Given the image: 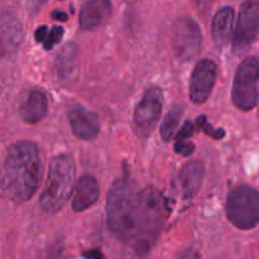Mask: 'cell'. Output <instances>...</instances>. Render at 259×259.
Returning <instances> with one entry per match:
<instances>
[{
	"instance_id": "9a60e30c",
	"label": "cell",
	"mask_w": 259,
	"mask_h": 259,
	"mask_svg": "<svg viewBox=\"0 0 259 259\" xmlns=\"http://www.w3.org/2000/svg\"><path fill=\"white\" fill-rule=\"evenodd\" d=\"M48 99L43 91L32 90L19 108V114L28 124H37L47 115Z\"/></svg>"
},
{
	"instance_id": "7402d4cb",
	"label": "cell",
	"mask_w": 259,
	"mask_h": 259,
	"mask_svg": "<svg viewBox=\"0 0 259 259\" xmlns=\"http://www.w3.org/2000/svg\"><path fill=\"white\" fill-rule=\"evenodd\" d=\"M214 2L215 0H196L197 8H199V10L202 14H206L207 12H210Z\"/></svg>"
},
{
	"instance_id": "d4e9b609",
	"label": "cell",
	"mask_w": 259,
	"mask_h": 259,
	"mask_svg": "<svg viewBox=\"0 0 259 259\" xmlns=\"http://www.w3.org/2000/svg\"><path fill=\"white\" fill-rule=\"evenodd\" d=\"M45 2L46 0H33V4L38 8V7H40V5H42Z\"/></svg>"
},
{
	"instance_id": "603a6c76",
	"label": "cell",
	"mask_w": 259,
	"mask_h": 259,
	"mask_svg": "<svg viewBox=\"0 0 259 259\" xmlns=\"http://www.w3.org/2000/svg\"><path fill=\"white\" fill-rule=\"evenodd\" d=\"M85 258L86 259H103V255L99 250H90V252L85 253Z\"/></svg>"
},
{
	"instance_id": "30bf717a",
	"label": "cell",
	"mask_w": 259,
	"mask_h": 259,
	"mask_svg": "<svg viewBox=\"0 0 259 259\" xmlns=\"http://www.w3.org/2000/svg\"><path fill=\"white\" fill-rule=\"evenodd\" d=\"M205 179V166L200 161L187 162L174 181L176 194L184 200H191L200 192Z\"/></svg>"
},
{
	"instance_id": "7a4b0ae2",
	"label": "cell",
	"mask_w": 259,
	"mask_h": 259,
	"mask_svg": "<svg viewBox=\"0 0 259 259\" xmlns=\"http://www.w3.org/2000/svg\"><path fill=\"white\" fill-rule=\"evenodd\" d=\"M43 162L33 142L22 141L9 147L0 169V189L14 202L29 201L40 186Z\"/></svg>"
},
{
	"instance_id": "484cf974",
	"label": "cell",
	"mask_w": 259,
	"mask_h": 259,
	"mask_svg": "<svg viewBox=\"0 0 259 259\" xmlns=\"http://www.w3.org/2000/svg\"><path fill=\"white\" fill-rule=\"evenodd\" d=\"M129 2H133V0H129Z\"/></svg>"
},
{
	"instance_id": "7c38bea8",
	"label": "cell",
	"mask_w": 259,
	"mask_h": 259,
	"mask_svg": "<svg viewBox=\"0 0 259 259\" xmlns=\"http://www.w3.org/2000/svg\"><path fill=\"white\" fill-rule=\"evenodd\" d=\"M22 40L23 27L19 19L12 14L0 15V58L17 52Z\"/></svg>"
},
{
	"instance_id": "5b68a950",
	"label": "cell",
	"mask_w": 259,
	"mask_h": 259,
	"mask_svg": "<svg viewBox=\"0 0 259 259\" xmlns=\"http://www.w3.org/2000/svg\"><path fill=\"white\" fill-rule=\"evenodd\" d=\"M258 72L259 65L255 56L248 57L238 67L233 83L232 99L235 106L249 111L258 103Z\"/></svg>"
},
{
	"instance_id": "277c9868",
	"label": "cell",
	"mask_w": 259,
	"mask_h": 259,
	"mask_svg": "<svg viewBox=\"0 0 259 259\" xmlns=\"http://www.w3.org/2000/svg\"><path fill=\"white\" fill-rule=\"evenodd\" d=\"M227 217L238 229H254L259 222L257 190L245 185L232 190L227 199Z\"/></svg>"
},
{
	"instance_id": "8fae6325",
	"label": "cell",
	"mask_w": 259,
	"mask_h": 259,
	"mask_svg": "<svg viewBox=\"0 0 259 259\" xmlns=\"http://www.w3.org/2000/svg\"><path fill=\"white\" fill-rule=\"evenodd\" d=\"M71 129L77 138L93 141L100 133V123L95 113L81 105H76L68 111Z\"/></svg>"
},
{
	"instance_id": "ffe728a7",
	"label": "cell",
	"mask_w": 259,
	"mask_h": 259,
	"mask_svg": "<svg viewBox=\"0 0 259 259\" xmlns=\"http://www.w3.org/2000/svg\"><path fill=\"white\" fill-rule=\"evenodd\" d=\"M196 125L200 131H204L205 133L209 134L210 137L215 139H223L225 137V132L223 129H217V128H212L211 124L207 123L206 118L204 115L199 116L196 119Z\"/></svg>"
},
{
	"instance_id": "6da1fadb",
	"label": "cell",
	"mask_w": 259,
	"mask_h": 259,
	"mask_svg": "<svg viewBox=\"0 0 259 259\" xmlns=\"http://www.w3.org/2000/svg\"><path fill=\"white\" fill-rule=\"evenodd\" d=\"M168 211V201L158 190L141 189L129 177L118 180L106 199L109 229L138 252H147L156 243Z\"/></svg>"
},
{
	"instance_id": "4fadbf2b",
	"label": "cell",
	"mask_w": 259,
	"mask_h": 259,
	"mask_svg": "<svg viewBox=\"0 0 259 259\" xmlns=\"http://www.w3.org/2000/svg\"><path fill=\"white\" fill-rule=\"evenodd\" d=\"M110 15V0H88L80 10V25L83 30H94L105 24Z\"/></svg>"
},
{
	"instance_id": "44dd1931",
	"label": "cell",
	"mask_w": 259,
	"mask_h": 259,
	"mask_svg": "<svg viewBox=\"0 0 259 259\" xmlns=\"http://www.w3.org/2000/svg\"><path fill=\"white\" fill-rule=\"evenodd\" d=\"M177 259H201V257H200V253L197 250L189 248V249H185L184 252L180 253Z\"/></svg>"
},
{
	"instance_id": "cb8c5ba5",
	"label": "cell",
	"mask_w": 259,
	"mask_h": 259,
	"mask_svg": "<svg viewBox=\"0 0 259 259\" xmlns=\"http://www.w3.org/2000/svg\"><path fill=\"white\" fill-rule=\"evenodd\" d=\"M52 17L55 18V19L62 20V22L67 20V14H66V13H62V12H53Z\"/></svg>"
},
{
	"instance_id": "ba28073f",
	"label": "cell",
	"mask_w": 259,
	"mask_h": 259,
	"mask_svg": "<svg viewBox=\"0 0 259 259\" xmlns=\"http://www.w3.org/2000/svg\"><path fill=\"white\" fill-rule=\"evenodd\" d=\"M259 29V3L248 0L242 5L238 17L237 28L233 38L235 51H245L258 38Z\"/></svg>"
},
{
	"instance_id": "3957f363",
	"label": "cell",
	"mask_w": 259,
	"mask_h": 259,
	"mask_svg": "<svg viewBox=\"0 0 259 259\" xmlns=\"http://www.w3.org/2000/svg\"><path fill=\"white\" fill-rule=\"evenodd\" d=\"M75 177L76 167L72 157L68 154L55 157L50 164L47 181L39 197L40 207L51 214L60 211L72 195Z\"/></svg>"
},
{
	"instance_id": "8992f818",
	"label": "cell",
	"mask_w": 259,
	"mask_h": 259,
	"mask_svg": "<svg viewBox=\"0 0 259 259\" xmlns=\"http://www.w3.org/2000/svg\"><path fill=\"white\" fill-rule=\"evenodd\" d=\"M162 106L163 95L161 89L157 86L147 89L134 110L133 129L137 136L146 138L153 133L161 118Z\"/></svg>"
},
{
	"instance_id": "5bb4252c",
	"label": "cell",
	"mask_w": 259,
	"mask_h": 259,
	"mask_svg": "<svg viewBox=\"0 0 259 259\" xmlns=\"http://www.w3.org/2000/svg\"><path fill=\"white\" fill-rule=\"evenodd\" d=\"M100 196V186L95 177L90 175L80 177L75 186V196L72 200V209L80 212L89 209L98 201Z\"/></svg>"
},
{
	"instance_id": "9c48e42d",
	"label": "cell",
	"mask_w": 259,
	"mask_h": 259,
	"mask_svg": "<svg viewBox=\"0 0 259 259\" xmlns=\"http://www.w3.org/2000/svg\"><path fill=\"white\" fill-rule=\"evenodd\" d=\"M217 77L218 67L214 61L205 58L196 63L190 82V98L192 103L204 104L210 98Z\"/></svg>"
},
{
	"instance_id": "ac0fdd59",
	"label": "cell",
	"mask_w": 259,
	"mask_h": 259,
	"mask_svg": "<svg viewBox=\"0 0 259 259\" xmlns=\"http://www.w3.org/2000/svg\"><path fill=\"white\" fill-rule=\"evenodd\" d=\"M63 28L60 27V25H56L52 29H50L46 25H42V27L37 28L34 33L35 40L38 43L43 46L45 50H52L57 43L61 42L63 37Z\"/></svg>"
},
{
	"instance_id": "2e32d148",
	"label": "cell",
	"mask_w": 259,
	"mask_h": 259,
	"mask_svg": "<svg viewBox=\"0 0 259 259\" xmlns=\"http://www.w3.org/2000/svg\"><path fill=\"white\" fill-rule=\"evenodd\" d=\"M234 10L230 7H224L218 10L212 19L211 24V34L215 45L219 47H224L228 45L233 35L234 29Z\"/></svg>"
},
{
	"instance_id": "52a82bcc",
	"label": "cell",
	"mask_w": 259,
	"mask_h": 259,
	"mask_svg": "<svg viewBox=\"0 0 259 259\" xmlns=\"http://www.w3.org/2000/svg\"><path fill=\"white\" fill-rule=\"evenodd\" d=\"M174 50L181 62H191L201 52L202 34L192 18L180 17L174 24Z\"/></svg>"
},
{
	"instance_id": "d6986e66",
	"label": "cell",
	"mask_w": 259,
	"mask_h": 259,
	"mask_svg": "<svg viewBox=\"0 0 259 259\" xmlns=\"http://www.w3.org/2000/svg\"><path fill=\"white\" fill-rule=\"evenodd\" d=\"M184 110L182 108H176L171 109L169 113L167 114L166 118H164L163 123L161 125V137L164 142H171L174 138L175 133L177 131V126H179L180 120H181V116Z\"/></svg>"
},
{
	"instance_id": "e0dca14e",
	"label": "cell",
	"mask_w": 259,
	"mask_h": 259,
	"mask_svg": "<svg viewBox=\"0 0 259 259\" xmlns=\"http://www.w3.org/2000/svg\"><path fill=\"white\" fill-rule=\"evenodd\" d=\"M195 131H196V126L191 121L187 120L182 125V128L179 131V134H177L176 143H175L176 153L184 157H189L194 153L195 144L192 143V136H194Z\"/></svg>"
}]
</instances>
